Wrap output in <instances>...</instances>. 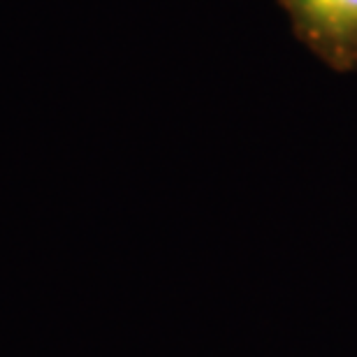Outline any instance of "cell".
<instances>
[{"mask_svg": "<svg viewBox=\"0 0 357 357\" xmlns=\"http://www.w3.org/2000/svg\"><path fill=\"white\" fill-rule=\"evenodd\" d=\"M297 40L334 73L357 70V0H278Z\"/></svg>", "mask_w": 357, "mask_h": 357, "instance_id": "cell-1", "label": "cell"}]
</instances>
